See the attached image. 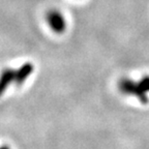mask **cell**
<instances>
[{
    "label": "cell",
    "instance_id": "obj_1",
    "mask_svg": "<svg viewBox=\"0 0 149 149\" xmlns=\"http://www.w3.org/2000/svg\"><path fill=\"white\" fill-rule=\"evenodd\" d=\"M119 89L122 93L126 95H134L139 100L142 104H147L148 102V96L145 94L141 89H140L138 82H135L130 79H122L119 83Z\"/></svg>",
    "mask_w": 149,
    "mask_h": 149
},
{
    "label": "cell",
    "instance_id": "obj_2",
    "mask_svg": "<svg viewBox=\"0 0 149 149\" xmlns=\"http://www.w3.org/2000/svg\"><path fill=\"white\" fill-rule=\"evenodd\" d=\"M47 23L55 33L61 34L66 29V21L62 14L57 9H51L47 13Z\"/></svg>",
    "mask_w": 149,
    "mask_h": 149
},
{
    "label": "cell",
    "instance_id": "obj_3",
    "mask_svg": "<svg viewBox=\"0 0 149 149\" xmlns=\"http://www.w3.org/2000/svg\"><path fill=\"white\" fill-rule=\"evenodd\" d=\"M34 70V66L30 62L24 63L17 70H15V82L18 86H21L24 82L30 77V74Z\"/></svg>",
    "mask_w": 149,
    "mask_h": 149
},
{
    "label": "cell",
    "instance_id": "obj_4",
    "mask_svg": "<svg viewBox=\"0 0 149 149\" xmlns=\"http://www.w3.org/2000/svg\"><path fill=\"white\" fill-rule=\"evenodd\" d=\"M15 81V70L12 68H4L0 74V96L4 94L7 87Z\"/></svg>",
    "mask_w": 149,
    "mask_h": 149
},
{
    "label": "cell",
    "instance_id": "obj_5",
    "mask_svg": "<svg viewBox=\"0 0 149 149\" xmlns=\"http://www.w3.org/2000/svg\"><path fill=\"white\" fill-rule=\"evenodd\" d=\"M138 85H139L140 89H141L145 94H148L149 93V76H144L142 79L138 82Z\"/></svg>",
    "mask_w": 149,
    "mask_h": 149
},
{
    "label": "cell",
    "instance_id": "obj_6",
    "mask_svg": "<svg viewBox=\"0 0 149 149\" xmlns=\"http://www.w3.org/2000/svg\"><path fill=\"white\" fill-rule=\"evenodd\" d=\"M0 149H9V147H6V146H2V147H0Z\"/></svg>",
    "mask_w": 149,
    "mask_h": 149
}]
</instances>
